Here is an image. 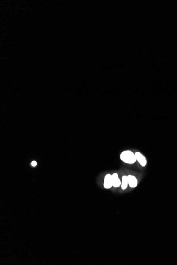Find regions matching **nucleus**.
Here are the masks:
<instances>
[{
    "mask_svg": "<svg viewBox=\"0 0 177 265\" xmlns=\"http://www.w3.org/2000/svg\"><path fill=\"white\" fill-rule=\"evenodd\" d=\"M120 158L123 162L129 165L134 164L137 161L135 154L132 151L129 150H126L122 152L120 156Z\"/></svg>",
    "mask_w": 177,
    "mask_h": 265,
    "instance_id": "nucleus-1",
    "label": "nucleus"
},
{
    "mask_svg": "<svg viewBox=\"0 0 177 265\" xmlns=\"http://www.w3.org/2000/svg\"><path fill=\"white\" fill-rule=\"evenodd\" d=\"M136 156V160L139 163L142 167H145L147 165V159L146 157L140 152H136L135 153Z\"/></svg>",
    "mask_w": 177,
    "mask_h": 265,
    "instance_id": "nucleus-2",
    "label": "nucleus"
},
{
    "mask_svg": "<svg viewBox=\"0 0 177 265\" xmlns=\"http://www.w3.org/2000/svg\"><path fill=\"white\" fill-rule=\"evenodd\" d=\"M129 185L131 188H135L138 185V180L136 177L132 175H129L127 176Z\"/></svg>",
    "mask_w": 177,
    "mask_h": 265,
    "instance_id": "nucleus-3",
    "label": "nucleus"
},
{
    "mask_svg": "<svg viewBox=\"0 0 177 265\" xmlns=\"http://www.w3.org/2000/svg\"><path fill=\"white\" fill-rule=\"evenodd\" d=\"M112 175L107 174L105 176L104 179V187L106 189H109L112 186Z\"/></svg>",
    "mask_w": 177,
    "mask_h": 265,
    "instance_id": "nucleus-4",
    "label": "nucleus"
},
{
    "mask_svg": "<svg viewBox=\"0 0 177 265\" xmlns=\"http://www.w3.org/2000/svg\"><path fill=\"white\" fill-rule=\"evenodd\" d=\"M112 186L115 188H118L120 186H121V182L119 179L118 175L117 173H113L112 175Z\"/></svg>",
    "mask_w": 177,
    "mask_h": 265,
    "instance_id": "nucleus-5",
    "label": "nucleus"
},
{
    "mask_svg": "<svg viewBox=\"0 0 177 265\" xmlns=\"http://www.w3.org/2000/svg\"><path fill=\"white\" fill-rule=\"evenodd\" d=\"M129 185V183H128V179H127V176L124 175L122 177V182H121V189L125 190L126 188H127Z\"/></svg>",
    "mask_w": 177,
    "mask_h": 265,
    "instance_id": "nucleus-6",
    "label": "nucleus"
},
{
    "mask_svg": "<svg viewBox=\"0 0 177 265\" xmlns=\"http://www.w3.org/2000/svg\"><path fill=\"white\" fill-rule=\"evenodd\" d=\"M37 165V163L36 162H35V161H33V162H32V165L33 167L36 166Z\"/></svg>",
    "mask_w": 177,
    "mask_h": 265,
    "instance_id": "nucleus-7",
    "label": "nucleus"
}]
</instances>
